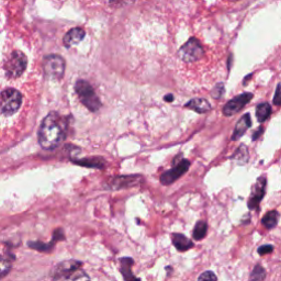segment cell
Wrapping results in <instances>:
<instances>
[{"mask_svg": "<svg viewBox=\"0 0 281 281\" xmlns=\"http://www.w3.org/2000/svg\"><path fill=\"white\" fill-rule=\"evenodd\" d=\"M10 269H11V262L7 258L0 255V278H2L6 276Z\"/></svg>", "mask_w": 281, "mask_h": 281, "instance_id": "603a6c76", "label": "cell"}, {"mask_svg": "<svg viewBox=\"0 0 281 281\" xmlns=\"http://www.w3.org/2000/svg\"><path fill=\"white\" fill-rule=\"evenodd\" d=\"M198 281H217V277L212 270H207L198 277Z\"/></svg>", "mask_w": 281, "mask_h": 281, "instance_id": "d4e9b609", "label": "cell"}, {"mask_svg": "<svg viewBox=\"0 0 281 281\" xmlns=\"http://www.w3.org/2000/svg\"><path fill=\"white\" fill-rule=\"evenodd\" d=\"M76 92L78 97H79L80 101L84 103V106L89 109L90 111L96 112L100 109L101 102L99 100L96 91L93 90V88L89 82L85 80L77 81Z\"/></svg>", "mask_w": 281, "mask_h": 281, "instance_id": "277c9868", "label": "cell"}, {"mask_svg": "<svg viewBox=\"0 0 281 281\" xmlns=\"http://www.w3.org/2000/svg\"><path fill=\"white\" fill-rule=\"evenodd\" d=\"M278 221H279L278 211L272 210V211H268L262 218V225L265 228H267V230H273V228L276 227V225L278 224Z\"/></svg>", "mask_w": 281, "mask_h": 281, "instance_id": "e0dca14e", "label": "cell"}, {"mask_svg": "<svg viewBox=\"0 0 281 281\" xmlns=\"http://www.w3.org/2000/svg\"><path fill=\"white\" fill-rule=\"evenodd\" d=\"M22 103V95L18 90L8 88L0 92V113L11 116L15 113Z\"/></svg>", "mask_w": 281, "mask_h": 281, "instance_id": "3957f363", "label": "cell"}, {"mask_svg": "<svg viewBox=\"0 0 281 281\" xmlns=\"http://www.w3.org/2000/svg\"><path fill=\"white\" fill-rule=\"evenodd\" d=\"M224 91H225L224 85L218 84L214 88H213V90L211 91V95L214 99H221L223 97V95H224Z\"/></svg>", "mask_w": 281, "mask_h": 281, "instance_id": "484cf974", "label": "cell"}, {"mask_svg": "<svg viewBox=\"0 0 281 281\" xmlns=\"http://www.w3.org/2000/svg\"><path fill=\"white\" fill-rule=\"evenodd\" d=\"M81 266L82 263L78 260H64L52 270V278L55 281H90L89 276Z\"/></svg>", "mask_w": 281, "mask_h": 281, "instance_id": "7a4b0ae2", "label": "cell"}, {"mask_svg": "<svg viewBox=\"0 0 281 281\" xmlns=\"http://www.w3.org/2000/svg\"><path fill=\"white\" fill-rule=\"evenodd\" d=\"M273 102L275 106H281V84H279L277 88H276V92H275Z\"/></svg>", "mask_w": 281, "mask_h": 281, "instance_id": "4316f807", "label": "cell"}, {"mask_svg": "<svg viewBox=\"0 0 281 281\" xmlns=\"http://www.w3.org/2000/svg\"><path fill=\"white\" fill-rule=\"evenodd\" d=\"M165 100L167 101V102H171V101L174 100V96L173 95H167V96L165 97Z\"/></svg>", "mask_w": 281, "mask_h": 281, "instance_id": "4dcf8cb0", "label": "cell"}, {"mask_svg": "<svg viewBox=\"0 0 281 281\" xmlns=\"http://www.w3.org/2000/svg\"><path fill=\"white\" fill-rule=\"evenodd\" d=\"M66 135V121L59 113L51 112L44 118L39 130V143L44 149H54Z\"/></svg>", "mask_w": 281, "mask_h": 281, "instance_id": "6da1fadb", "label": "cell"}, {"mask_svg": "<svg viewBox=\"0 0 281 281\" xmlns=\"http://www.w3.org/2000/svg\"><path fill=\"white\" fill-rule=\"evenodd\" d=\"M72 162L77 165L85 166V167L93 168H103L105 160L101 158H86V159H72Z\"/></svg>", "mask_w": 281, "mask_h": 281, "instance_id": "d6986e66", "label": "cell"}, {"mask_svg": "<svg viewBox=\"0 0 281 281\" xmlns=\"http://www.w3.org/2000/svg\"><path fill=\"white\" fill-rule=\"evenodd\" d=\"M131 262L132 260L130 258H124V260H122V273L124 275V278H126L127 281H140L138 278H135L131 273V269H130L129 266V264Z\"/></svg>", "mask_w": 281, "mask_h": 281, "instance_id": "7402d4cb", "label": "cell"}, {"mask_svg": "<svg viewBox=\"0 0 281 281\" xmlns=\"http://www.w3.org/2000/svg\"><path fill=\"white\" fill-rule=\"evenodd\" d=\"M44 72L45 75L52 79H61L64 75L65 70V62L63 60V57H61L60 55L52 54L46 56L44 59Z\"/></svg>", "mask_w": 281, "mask_h": 281, "instance_id": "52a82bcc", "label": "cell"}, {"mask_svg": "<svg viewBox=\"0 0 281 281\" xmlns=\"http://www.w3.org/2000/svg\"><path fill=\"white\" fill-rule=\"evenodd\" d=\"M138 176H123V177H117V178L111 179L109 184L114 189L120 188H127V187H131L137 184Z\"/></svg>", "mask_w": 281, "mask_h": 281, "instance_id": "9a60e30c", "label": "cell"}, {"mask_svg": "<svg viewBox=\"0 0 281 281\" xmlns=\"http://www.w3.org/2000/svg\"><path fill=\"white\" fill-rule=\"evenodd\" d=\"M186 108L191 109V110L196 111L197 113H206L212 110V106L210 105L208 100L204 98H195L191 99L185 105Z\"/></svg>", "mask_w": 281, "mask_h": 281, "instance_id": "4fadbf2b", "label": "cell"}, {"mask_svg": "<svg viewBox=\"0 0 281 281\" xmlns=\"http://www.w3.org/2000/svg\"><path fill=\"white\" fill-rule=\"evenodd\" d=\"M266 188H267L266 176L258 177L256 183H255L252 187L251 196H249V199L247 201V207L249 210L257 209L259 207L265 194H266Z\"/></svg>", "mask_w": 281, "mask_h": 281, "instance_id": "ba28073f", "label": "cell"}, {"mask_svg": "<svg viewBox=\"0 0 281 281\" xmlns=\"http://www.w3.org/2000/svg\"><path fill=\"white\" fill-rule=\"evenodd\" d=\"M252 99L253 93L251 92H244L242 95L233 98L232 100L228 101L226 105L223 107V114H224L225 117L235 116V114L241 111Z\"/></svg>", "mask_w": 281, "mask_h": 281, "instance_id": "30bf717a", "label": "cell"}, {"mask_svg": "<svg viewBox=\"0 0 281 281\" xmlns=\"http://www.w3.org/2000/svg\"><path fill=\"white\" fill-rule=\"evenodd\" d=\"M251 127H252L251 114L249 113L244 114V116L239 119L237 123L235 124V128H234V132L232 135V140H237L241 139Z\"/></svg>", "mask_w": 281, "mask_h": 281, "instance_id": "8fae6325", "label": "cell"}, {"mask_svg": "<svg viewBox=\"0 0 281 281\" xmlns=\"http://www.w3.org/2000/svg\"><path fill=\"white\" fill-rule=\"evenodd\" d=\"M208 231V225L205 221H198L192 231V237L195 241H201L202 238H205L207 235Z\"/></svg>", "mask_w": 281, "mask_h": 281, "instance_id": "ffe728a7", "label": "cell"}, {"mask_svg": "<svg viewBox=\"0 0 281 281\" xmlns=\"http://www.w3.org/2000/svg\"><path fill=\"white\" fill-rule=\"evenodd\" d=\"M245 221H246V224H249V222H251V215L246 214L245 216H244L243 220H242V224H244V223H245Z\"/></svg>", "mask_w": 281, "mask_h": 281, "instance_id": "f546056e", "label": "cell"}, {"mask_svg": "<svg viewBox=\"0 0 281 281\" xmlns=\"http://www.w3.org/2000/svg\"><path fill=\"white\" fill-rule=\"evenodd\" d=\"M28 60L24 53L20 51H14L10 56V59L7 61L4 65L6 74L10 78H18L23 74V71L27 69Z\"/></svg>", "mask_w": 281, "mask_h": 281, "instance_id": "5b68a950", "label": "cell"}, {"mask_svg": "<svg viewBox=\"0 0 281 281\" xmlns=\"http://www.w3.org/2000/svg\"><path fill=\"white\" fill-rule=\"evenodd\" d=\"M137 1L138 0H107V2L110 4V6L119 7V8L130 6V4H132Z\"/></svg>", "mask_w": 281, "mask_h": 281, "instance_id": "cb8c5ba5", "label": "cell"}, {"mask_svg": "<svg viewBox=\"0 0 281 281\" xmlns=\"http://www.w3.org/2000/svg\"><path fill=\"white\" fill-rule=\"evenodd\" d=\"M264 131H265V129H264V127H258V129L256 130V131H255L254 133H253V135H252V140L254 142V140H258L259 139V137L260 135H262L263 133H264Z\"/></svg>", "mask_w": 281, "mask_h": 281, "instance_id": "f1b7e54d", "label": "cell"}, {"mask_svg": "<svg viewBox=\"0 0 281 281\" xmlns=\"http://www.w3.org/2000/svg\"><path fill=\"white\" fill-rule=\"evenodd\" d=\"M257 252L259 255H267L274 252V246L269 245V244H266V245H262L260 247H258Z\"/></svg>", "mask_w": 281, "mask_h": 281, "instance_id": "83f0119b", "label": "cell"}, {"mask_svg": "<svg viewBox=\"0 0 281 281\" xmlns=\"http://www.w3.org/2000/svg\"><path fill=\"white\" fill-rule=\"evenodd\" d=\"M226 1H232V2H235V1H238V0H226Z\"/></svg>", "mask_w": 281, "mask_h": 281, "instance_id": "1f68e13d", "label": "cell"}, {"mask_svg": "<svg viewBox=\"0 0 281 281\" xmlns=\"http://www.w3.org/2000/svg\"><path fill=\"white\" fill-rule=\"evenodd\" d=\"M270 114H272V106L268 102L259 103L256 107V117L258 122H265L270 117Z\"/></svg>", "mask_w": 281, "mask_h": 281, "instance_id": "ac0fdd59", "label": "cell"}, {"mask_svg": "<svg viewBox=\"0 0 281 281\" xmlns=\"http://www.w3.org/2000/svg\"><path fill=\"white\" fill-rule=\"evenodd\" d=\"M190 167V162L188 159H181L180 162L175 164V166L171 169L165 171V173L160 176V183L163 185H170L175 183L177 179H179L181 176L185 175L188 171Z\"/></svg>", "mask_w": 281, "mask_h": 281, "instance_id": "9c48e42d", "label": "cell"}, {"mask_svg": "<svg viewBox=\"0 0 281 281\" xmlns=\"http://www.w3.org/2000/svg\"><path fill=\"white\" fill-rule=\"evenodd\" d=\"M204 55V48H202L199 41L195 38L189 39L178 51V56L184 62H187V63L199 61Z\"/></svg>", "mask_w": 281, "mask_h": 281, "instance_id": "8992f818", "label": "cell"}, {"mask_svg": "<svg viewBox=\"0 0 281 281\" xmlns=\"http://www.w3.org/2000/svg\"><path fill=\"white\" fill-rule=\"evenodd\" d=\"M85 34L86 32L82 28L71 29L65 34L63 39V43L65 46H67V48H70V46L81 42L82 39L85 38Z\"/></svg>", "mask_w": 281, "mask_h": 281, "instance_id": "7c38bea8", "label": "cell"}, {"mask_svg": "<svg viewBox=\"0 0 281 281\" xmlns=\"http://www.w3.org/2000/svg\"><path fill=\"white\" fill-rule=\"evenodd\" d=\"M171 239H173L174 246L177 248V251L179 252H186L195 246L194 242H191L188 237H186L184 235V234L174 233L173 235H171Z\"/></svg>", "mask_w": 281, "mask_h": 281, "instance_id": "5bb4252c", "label": "cell"}, {"mask_svg": "<svg viewBox=\"0 0 281 281\" xmlns=\"http://www.w3.org/2000/svg\"><path fill=\"white\" fill-rule=\"evenodd\" d=\"M231 160H234L237 165H245L248 163L249 160V150L248 147L246 146L245 144H241L239 146L237 147V149L235 150V153H234L231 157Z\"/></svg>", "mask_w": 281, "mask_h": 281, "instance_id": "2e32d148", "label": "cell"}, {"mask_svg": "<svg viewBox=\"0 0 281 281\" xmlns=\"http://www.w3.org/2000/svg\"><path fill=\"white\" fill-rule=\"evenodd\" d=\"M266 269H265L262 265H255L253 268L251 276H249V281H264L266 278Z\"/></svg>", "mask_w": 281, "mask_h": 281, "instance_id": "44dd1931", "label": "cell"}]
</instances>
